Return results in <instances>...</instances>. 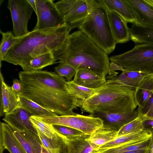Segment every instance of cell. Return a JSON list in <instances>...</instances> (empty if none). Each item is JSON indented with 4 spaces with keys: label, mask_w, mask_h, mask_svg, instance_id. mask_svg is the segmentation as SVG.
Segmentation results:
<instances>
[{
    "label": "cell",
    "mask_w": 153,
    "mask_h": 153,
    "mask_svg": "<svg viewBox=\"0 0 153 153\" xmlns=\"http://www.w3.org/2000/svg\"><path fill=\"white\" fill-rule=\"evenodd\" d=\"M19 76L23 86L21 96L58 115L77 114L74 110L82 102L71 93L64 77L41 70L20 71Z\"/></svg>",
    "instance_id": "6da1fadb"
},
{
    "label": "cell",
    "mask_w": 153,
    "mask_h": 153,
    "mask_svg": "<svg viewBox=\"0 0 153 153\" xmlns=\"http://www.w3.org/2000/svg\"><path fill=\"white\" fill-rule=\"evenodd\" d=\"M66 25L54 28L33 30L21 37L2 59L21 67L26 71L30 61L43 53L51 52L60 61L66 49L69 32Z\"/></svg>",
    "instance_id": "7a4b0ae2"
},
{
    "label": "cell",
    "mask_w": 153,
    "mask_h": 153,
    "mask_svg": "<svg viewBox=\"0 0 153 153\" xmlns=\"http://www.w3.org/2000/svg\"><path fill=\"white\" fill-rule=\"evenodd\" d=\"M76 71L83 68L105 78L110 60L108 54L81 30L69 34L66 51L62 60Z\"/></svg>",
    "instance_id": "3957f363"
},
{
    "label": "cell",
    "mask_w": 153,
    "mask_h": 153,
    "mask_svg": "<svg viewBox=\"0 0 153 153\" xmlns=\"http://www.w3.org/2000/svg\"><path fill=\"white\" fill-rule=\"evenodd\" d=\"M88 11L78 27L107 54L112 52L117 44L111 30L108 10L100 0H87Z\"/></svg>",
    "instance_id": "277c9868"
},
{
    "label": "cell",
    "mask_w": 153,
    "mask_h": 153,
    "mask_svg": "<svg viewBox=\"0 0 153 153\" xmlns=\"http://www.w3.org/2000/svg\"><path fill=\"white\" fill-rule=\"evenodd\" d=\"M131 50L109 58L124 69L153 75V44H135Z\"/></svg>",
    "instance_id": "5b68a950"
},
{
    "label": "cell",
    "mask_w": 153,
    "mask_h": 153,
    "mask_svg": "<svg viewBox=\"0 0 153 153\" xmlns=\"http://www.w3.org/2000/svg\"><path fill=\"white\" fill-rule=\"evenodd\" d=\"M134 90L116 83L110 79L99 88L89 99L82 102V111L92 114L99 108L115 102L121 97L133 93Z\"/></svg>",
    "instance_id": "8992f818"
},
{
    "label": "cell",
    "mask_w": 153,
    "mask_h": 153,
    "mask_svg": "<svg viewBox=\"0 0 153 153\" xmlns=\"http://www.w3.org/2000/svg\"><path fill=\"white\" fill-rule=\"evenodd\" d=\"M39 117V116H38ZM49 124L63 126L78 130L90 135L103 126V120L92 115L85 116L77 114L72 115H58L39 117Z\"/></svg>",
    "instance_id": "52a82bcc"
},
{
    "label": "cell",
    "mask_w": 153,
    "mask_h": 153,
    "mask_svg": "<svg viewBox=\"0 0 153 153\" xmlns=\"http://www.w3.org/2000/svg\"><path fill=\"white\" fill-rule=\"evenodd\" d=\"M55 4L71 30L78 28L83 22L88 11L87 0H62Z\"/></svg>",
    "instance_id": "ba28073f"
},
{
    "label": "cell",
    "mask_w": 153,
    "mask_h": 153,
    "mask_svg": "<svg viewBox=\"0 0 153 153\" xmlns=\"http://www.w3.org/2000/svg\"><path fill=\"white\" fill-rule=\"evenodd\" d=\"M52 0H36L37 23L33 30L59 27L66 24Z\"/></svg>",
    "instance_id": "9c48e42d"
},
{
    "label": "cell",
    "mask_w": 153,
    "mask_h": 153,
    "mask_svg": "<svg viewBox=\"0 0 153 153\" xmlns=\"http://www.w3.org/2000/svg\"><path fill=\"white\" fill-rule=\"evenodd\" d=\"M7 7L11 14L13 35L20 38L28 34V23L34 10L27 0H9Z\"/></svg>",
    "instance_id": "30bf717a"
},
{
    "label": "cell",
    "mask_w": 153,
    "mask_h": 153,
    "mask_svg": "<svg viewBox=\"0 0 153 153\" xmlns=\"http://www.w3.org/2000/svg\"><path fill=\"white\" fill-rule=\"evenodd\" d=\"M33 115L19 106L12 112L5 114L2 119L13 131H22L28 130L38 135L36 130L30 119V117Z\"/></svg>",
    "instance_id": "8fae6325"
},
{
    "label": "cell",
    "mask_w": 153,
    "mask_h": 153,
    "mask_svg": "<svg viewBox=\"0 0 153 153\" xmlns=\"http://www.w3.org/2000/svg\"><path fill=\"white\" fill-rule=\"evenodd\" d=\"M103 121V126L118 131L123 126L134 120L138 116L137 109L132 111L114 113L96 112L92 114Z\"/></svg>",
    "instance_id": "7c38bea8"
},
{
    "label": "cell",
    "mask_w": 153,
    "mask_h": 153,
    "mask_svg": "<svg viewBox=\"0 0 153 153\" xmlns=\"http://www.w3.org/2000/svg\"><path fill=\"white\" fill-rule=\"evenodd\" d=\"M5 149L10 153H27L14 134L13 129L6 123L0 124V153Z\"/></svg>",
    "instance_id": "4fadbf2b"
},
{
    "label": "cell",
    "mask_w": 153,
    "mask_h": 153,
    "mask_svg": "<svg viewBox=\"0 0 153 153\" xmlns=\"http://www.w3.org/2000/svg\"><path fill=\"white\" fill-rule=\"evenodd\" d=\"M126 0L136 14L137 20L134 24L142 27H153V6L144 0Z\"/></svg>",
    "instance_id": "5bb4252c"
},
{
    "label": "cell",
    "mask_w": 153,
    "mask_h": 153,
    "mask_svg": "<svg viewBox=\"0 0 153 153\" xmlns=\"http://www.w3.org/2000/svg\"><path fill=\"white\" fill-rule=\"evenodd\" d=\"M1 82L0 116L4 114L12 112L19 106V97L4 82L2 74L0 73Z\"/></svg>",
    "instance_id": "9a60e30c"
},
{
    "label": "cell",
    "mask_w": 153,
    "mask_h": 153,
    "mask_svg": "<svg viewBox=\"0 0 153 153\" xmlns=\"http://www.w3.org/2000/svg\"><path fill=\"white\" fill-rule=\"evenodd\" d=\"M62 136L67 153H93L99 148L88 141L89 135L68 137Z\"/></svg>",
    "instance_id": "2e32d148"
},
{
    "label": "cell",
    "mask_w": 153,
    "mask_h": 153,
    "mask_svg": "<svg viewBox=\"0 0 153 153\" xmlns=\"http://www.w3.org/2000/svg\"><path fill=\"white\" fill-rule=\"evenodd\" d=\"M108 11L111 30L117 44L129 41L130 36L127 22L116 13L109 10Z\"/></svg>",
    "instance_id": "e0dca14e"
},
{
    "label": "cell",
    "mask_w": 153,
    "mask_h": 153,
    "mask_svg": "<svg viewBox=\"0 0 153 153\" xmlns=\"http://www.w3.org/2000/svg\"><path fill=\"white\" fill-rule=\"evenodd\" d=\"M73 81L76 84L92 89L99 88L107 81L105 78L83 68L76 71Z\"/></svg>",
    "instance_id": "ac0fdd59"
},
{
    "label": "cell",
    "mask_w": 153,
    "mask_h": 153,
    "mask_svg": "<svg viewBox=\"0 0 153 153\" xmlns=\"http://www.w3.org/2000/svg\"><path fill=\"white\" fill-rule=\"evenodd\" d=\"M152 135L151 132L147 130L121 135L100 146L97 151L103 152L122 145L140 143L149 139Z\"/></svg>",
    "instance_id": "d6986e66"
},
{
    "label": "cell",
    "mask_w": 153,
    "mask_h": 153,
    "mask_svg": "<svg viewBox=\"0 0 153 153\" xmlns=\"http://www.w3.org/2000/svg\"><path fill=\"white\" fill-rule=\"evenodd\" d=\"M108 10L120 15L127 22L134 23L137 18L132 8L126 0H100Z\"/></svg>",
    "instance_id": "ffe728a7"
},
{
    "label": "cell",
    "mask_w": 153,
    "mask_h": 153,
    "mask_svg": "<svg viewBox=\"0 0 153 153\" xmlns=\"http://www.w3.org/2000/svg\"><path fill=\"white\" fill-rule=\"evenodd\" d=\"M13 132L27 153H41L43 143L38 135L28 130Z\"/></svg>",
    "instance_id": "44dd1931"
},
{
    "label": "cell",
    "mask_w": 153,
    "mask_h": 153,
    "mask_svg": "<svg viewBox=\"0 0 153 153\" xmlns=\"http://www.w3.org/2000/svg\"><path fill=\"white\" fill-rule=\"evenodd\" d=\"M149 75L144 72L124 69L116 78L110 79L116 83L134 90L142 80Z\"/></svg>",
    "instance_id": "7402d4cb"
},
{
    "label": "cell",
    "mask_w": 153,
    "mask_h": 153,
    "mask_svg": "<svg viewBox=\"0 0 153 153\" xmlns=\"http://www.w3.org/2000/svg\"><path fill=\"white\" fill-rule=\"evenodd\" d=\"M134 90L138 107L143 106L153 94V75H149L144 78Z\"/></svg>",
    "instance_id": "603a6c76"
},
{
    "label": "cell",
    "mask_w": 153,
    "mask_h": 153,
    "mask_svg": "<svg viewBox=\"0 0 153 153\" xmlns=\"http://www.w3.org/2000/svg\"><path fill=\"white\" fill-rule=\"evenodd\" d=\"M117 132L115 129L103 126L89 135L88 140L99 148L115 139L117 136Z\"/></svg>",
    "instance_id": "cb8c5ba5"
},
{
    "label": "cell",
    "mask_w": 153,
    "mask_h": 153,
    "mask_svg": "<svg viewBox=\"0 0 153 153\" xmlns=\"http://www.w3.org/2000/svg\"><path fill=\"white\" fill-rule=\"evenodd\" d=\"M129 30L130 40L135 44H153V27H142L133 23Z\"/></svg>",
    "instance_id": "d4e9b609"
},
{
    "label": "cell",
    "mask_w": 153,
    "mask_h": 153,
    "mask_svg": "<svg viewBox=\"0 0 153 153\" xmlns=\"http://www.w3.org/2000/svg\"><path fill=\"white\" fill-rule=\"evenodd\" d=\"M43 145L48 153H67L62 136L58 133L52 138L45 137L36 130Z\"/></svg>",
    "instance_id": "484cf974"
},
{
    "label": "cell",
    "mask_w": 153,
    "mask_h": 153,
    "mask_svg": "<svg viewBox=\"0 0 153 153\" xmlns=\"http://www.w3.org/2000/svg\"><path fill=\"white\" fill-rule=\"evenodd\" d=\"M19 97V106L31 114L39 117L55 116L57 115L42 107L32 100L22 96Z\"/></svg>",
    "instance_id": "4316f807"
},
{
    "label": "cell",
    "mask_w": 153,
    "mask_h": 153,
    "mask_svg": "<svg viewBox=\"0 0 153 153\" xmlns=\"http://www.w3.org/2000/svg\"><path fill=\"white\" fill-rule=\"evenodd\" d=\"M56 60L51 52L43 53L35 57L30 61L26 71L41 70L46 66L57 63Z\"/></svg>",
    "instance_id": "83f0119b"
},
{
    "label": "cell",
    "mask_w": 153,
    "mask_h": 153,
    "mask_svg": "<svg viewBox=\"0 0 153 153\" xmlns=\"http://www.w3.org/2000/svg\"><path fill=\"white\" fill-rule=\"evenodd\" d=\"M71 93L82 102L87 100L96 93L97 89L87 88L75 83L73 80L67 82Z\"/></svg>",
    "instance_id": "f1b7e54d"
},
{
    "label": "cell",
    "mask_w": 153,
    "mask_h": 153,
    "mask_svg": "<svg viewBox=\"0 0 153 153\" xmlns=\"http://www.w3.org/2000/svg\"><path fill=\"white\" fill-rule=\"evenodd\" d=\"M2 38L0 45V62L1 66L2 59L10 49L20 39L21 37L15 36L10 31L3 32L1 30Z\"/></svg>",
    "instance_id": "f546056e"
},
{
    "label": "cell",
    "mask_w": 153,
    "mask_h": 153,
    "mask_svg": "<svg viewBox=\"0 0 153 153\" xmlns=\"http://www.w3.org/2000/svg\"><path fill=\"white\" fill-rule=\"evenodd\" d=\"M30 120L36 130H39L46 137L52 138L57 133L52 125L48 123L37 116L33 115Z\"/></svg>",
    "instance_id": "4dcf8cb0"
},
{
    "label": "cell",
    "mask_w": 153,
    "mask_h": 153,
    "mask_svg": "<svg viewBox=\"0 0 153 153\" xmlns=\"http://www.w3.org/2000/svg\"><path fill=\"white\" fill-rule=\"evenodd\" d=\"M150 138L137 143H129L120 145L103 152L105 153H122L141 149H147Z\"/></svg>",
    "instance_id": "1f68e13d"
},
{
    "label": "cell",
    "mask_w": 153,
    "mask_h": 153,
    "mask_svg": "<svg viewBox=\"0 0 153 153\" xmlns=\"http://www.w3.org/2000/svg\"><path fill=\"white\" fill-rule=\"evenodd\" d=\"M143 117L138 116L136 119L123 126L118 131L117 136L143 130Z\"/></svg>",
    "instance_id": "d6a6232c"
},
{
    "label": "cell",
    "mask_w": 153,
    "mask_h": 153,
    "mask_svg": "<svg viewBox=\"0 0 153 153\" xmlns=\"http://www.w3.org/2000/svg\"><path fill=\"white\" fill-rule=\"evenodd\" d=\"M55 68L57 73L61 76L65 77L68 81H71L75 75L76 70L72 66L65 62H62Z\"/></svg>",
    "instance_id": "836d02e7"
},
{
    "label": "cell",
    "mask_w": 153,
    "mask_h": 153,
    "mask_svg": "<svg viewBox=\"0 0 153 153\" xmlns=\"http://www.w3.org/2000/svg\"><path fill=\"white\" fill-rule=\"evenodd\" d=\"M138 116L143 117L144 120H153V94L145 104L142 107H138Z\"/></svg>",
    "instance_id": "e575fe53"
},
{
    "label": "cell",
    "mask_w": 153,
    "mask_h": 153,
    "mask_svg": "<svg viewBox=\"0 0 153 153\" xmlns=\"http://www.w3.org/2000/svg\"><path fill=\"white\" fill-rule=\"evenodd\" d=\"M52 126L57 132L65 137L78 136L85 135L82 132L70 127L57 125Z\"/></svg>",
    "instance_id": "d590c367"
},
{
    "label": "cell",
    "mask_w": 153,
    "mask_h": 153,
    "mask_svg": "<svg viewBox=\"0 0 153 153\" xmlns=\"http://www.w3.org/2000/svg\"><path fill=\"white\" fill-rule=\"evenodd\" d=\"M124 69L121 66L111 62L109 65L108 75L105 78L108 77V78H109V79H115L117 77V75L118 74V73L116 72L115 71L119 70L123 71Z\"/></svg>",
    "instance_id": "8d00e7d4"
},
{
    "label": "cell",
    "mask_w": 153,
    "mask_h": 153,
    "mask_svg": "<svg viewBox=\"0 0 153 153\" xmlns=\"http://www.w3.org/2000/svg\"><path fill=\"white\" fill-rule=\"evenodd\" d=\"M13 90L19 95H21L23 91V86L20 79H16L13 80L11 87Z\"/></svg>",
    "instance_id": "74e56055"
},
{
    "label": "cell",
    "mask_w": 153,
    "mask_h": 153,
    "mask_svg": "<svg viewBox=\"0 0 153 153\" xmlns=\"http://www.w3.org/2000/svg\"><path fill=\"white\" fill-rule=\"evenodd\" d=\"M144 127L143 130H147L150 131L153 134V120H144L143 122Z\"/></svg>",
    "instance_id": "f35d334b"
},
{
    "label": "cell",
    "mask_w": 153,
    "mask_h": 153,
    "mask_svg": "<svg viewBox=\"0 0 153 153\" xmlns=\"http://www.w3.org/2000/svg\"><path fill=\"white\" fill-rule=\"evenodd\" d=\"M146 153H153V134L150 137Z\"/></svg>",
    "instance_id": "ab89813d"
},
{
    "label": "cell",
    "mask_w": 153,
    "mask_h": 153,
    "mask_svg": "<svg viewBox=\"0 0 153 153\" xmlns=\"http://www.w3.org/2000/svg\"><path fill=\"white\" fill-rule=\"evenodd\" d=\"M147 149H141L132 151H128L122 153H146Z\"/></svg>",
    "instance_id": "60d3db41"
},
{
    "label": "cell",
    "mask_w": 153,
    "mask_h": 153,
    "mask_svg": "<svg viewBox=\"0 0 153 153\" xmlns=\"http://www.w3.org/2000/svg\"><path fill=\"white\" fill-rule=\"evenodd\" d=\"M28 2L33 9L35 13H36V0H27Z\"/></svg>",
    "instance_id": "b9f144b4"
},
{
    "label": "cell",
    "mask_w": 153,
    "mask_h": 153,
    "mask_svg": "<svg viewBox=\"0 0 153 153\" xmlns=\"http://www.w3.org/2000/svg\"><path fill=\"white\" fill-rule=\"evenodd\" d=\"M41 153H48L45 147L43 145L42 146V150Z\"/></svg>",
    "instance_id": "7bdbcfd3"
},
{
    "label": "cell",
    "mask_w": 153,
    "mask_h": 153,
    "mask_svg": "<svg viewBox=\"0 0 153 153\" xmlns=\"http://www.w3.org/2000/svg\"><path fill=\"white\" fill-rule=\"evenodd\" d=\"M145 1L153 6V0H144Z\"/></svg>",
    "instance_id": "ee69618b"
},
{
    "label": "cell",
    "mask_w": 153,
    "mask_h": 153,
    "mask_svg": "<svg viewBox=\"0 0 153 153\" xmlns=\"http://www.w3.org/2000/svg\"><path fill=\"white\" fill-rule=\"evenodd\" d=\"M93 153H105L104 152H100L99 151H96L94 152Z\"/></svg>",
    "instance_id": "f6af8a7d"
},
{
    "label": "cell",
    "mask_w": 153,
    "mask_h": 153,
    "mask_svg": "<svg viewBox=\"0 0 153 153\" xmlns=\"http://www.w3.org/2000/svg\"><path fill=\"white\" fill-rule=\"evenodd\" d=\"M3 0H0V5H1V3L3 2Z\"/></svg>",
    "instance_id": "bcb514c9"
}]
</instances>
